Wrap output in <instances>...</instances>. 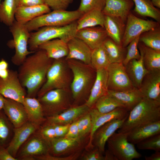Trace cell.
I'll return each instance as SVG.
<instances>
[{
	"label": "cell",
	"mask_w": 160,
	"mask_h": 160,
	"mask_svg": "<svg viewBox=\"0 0 160 160\" xmlns=\"http://www.w3.org/2000/svg\"><path fill=\"white\" fill-rule=\"evenodd\" d=\"M54 59L45 51L38 49L26 58L18 72L20 83L27 89L26 97H35L45 82L48 71Z\"/></svg>",
	"instance_id": "1"
},
{
	"label": "cell",
	"mask_w": 160,
	"mask_h": 160,
	"mask_svg": "<svg viewBox=\"0 0 160 160\" xmlns=\"http://www.w3.org/2000/svg\"><path fill=\"white\" fill-rule=\"evenodd\" d=\"M72 74L70 89L73 106L84 104L95 80L96 70L91 65L74 59L66 60Z\"/></svg>",
	"instance_id": "2"
},
{
	"label": "cell",
	"mask_w": 160,
	"mask_h": 160,
	"mask_svg": "<svg viewBox=\"0 0 160 160\" xmlns=\"http://www.w3.org/2000/svg\"><path fill=\"white\" fill-rule=\"evenodd\" d=\"M159 120L160 102L143 97L129 111L118 132H129L136 127Z\"/></svg>",
	"instance_id": "3"
},
{
	"label": "cell",
	"mask_w": 160,
	"mask_h": 160,
	"mask_svg": "<svg viewBox=\"0 0 160 160\" xmlns=\"http://www.w3.org/2000/svg\"><path fill=\"white\" fill-rule=\"evenodd\" d=\"M71 72L65 58L54 60L48 71L46 81L37 94L38 98L52 90L70 89L72 79Z\"/></svg>",
	"instance_id": "4"
},
{
	"label": "cell",
	"mask_w": 160,
	"mask_h": 160,
	"mask_svg": "<svg viewBox=\"0 0 160 160\" xmlns=\"http://www.w3.org/2000/svg\"><path fill=\"white\" fill-rule=\"evenodd\" d=\"M34 32L30 33L28 45L30 51L35 52L42 44L55 39L67 43L76 36L77 23L75 21L66 25L59 26H45Z\"/></svg>",
	"instance_id": "5"
},
{
	"label": "cell",
	"mask_w": 160,
	"mask_h": 160,
	"mask_svg": "<svg viewBox=\"0 0 160 160\" xmlns=\"http://www.w3.org/2000/svg\"><path fill=\"white\" fill-rule=\"evenodd\" d=\"M83 15L77 9L71 11L53 10L35 18L25 25L29 32L45 26H63L76 21Z\"/></svg>",
	"instance_id": "6"
},
{
	"label": "cell",
	"mask_w": 160,
	"mask_h": 160,
	"mask_svg": "<svg viewBox=\"0 0 160 160\" xmlns=\"http://www.w3.org/2000/svg\"><path fill=\"white\" fill-rule=\"evenodd\" d=\"M37 98L41 105L45 118L59 114L72 106L70 89L52 90Z\"/></svg>",
	"instance_id": "7"
},
{
	"label": "cell",
	"mask_w": 160,
	"mask_h": 160,
	"mask_svg": "<svg viewBox=\"0 0 160 160\" xmlns=\"http://www.w3.org/2000/svg\"><path fill=\"white\" fill-rule=\"evenodd\" d=\"M129 132H115L108 140V149L116 160H132L141 157L134 144L128 140Z\"/></svg>",
	"instance_id": "8"
},
{
	"label": "cell",
	"mask_w": 160,
	"mask_h": 160,
	"mask_svg": "<svg viewBox=\"0 0 160 160\" xmlns=\"http://www.w3.org/2000/svg\"><path fill=\"white\" fill-rule=\"evenodd\" d=\"M10 32L13 38L15 52L11 58L13 64L20 66L27 56L35 52L29 51L28 45L30 33L25 25L18 23L15 20L9 26Z\"/></svg>",
	"instance_id": "9"
},
{
	"label": "cell",
	"mask_w": 160,
	"mask_h": 160,
	"mask_svg": "<svg viewBox=\"0 0 160 160\" xmlns=\"http://www.w3.org/2000/svg\"><path fill=\"white\" fill-rule=\"evenodd\" d=\"M49 143L36 132L32 134L17 152V160H35L36 157L49 153Z\"/></svg>",
	"instance_id": "10"
},
{
	"label": "cell",
	"mask_w": 160,
	"mask_h": 160,
	"mask_svg": "<svg viewBox=\"0 0 160 160\" xmlns=\"http://www.w3.org/2000/svg\"><path fill=\"white\" fill-rule=\"evenodd\" d=\"M156 21L139 18L131 12L126 20L122 45L126 47L134 39L142 33L159 26Z\"/></svg>",
	"instance_id": "11"
},
{
	"label": "cell",
	"mask_w": 160,
	"mask_h": 160,
	"mask_svg": "<svg viewBox=\"0 0 160 160\" xmlns=\"http://www.w3.org/2000/svg\"><path fill=\"white\" fill-rule=\"evenodd\" d=\"M108 90L122 91L135 88L122 63H111L106 69Z\"/></svg>",
	"instance_id": "12"
},
{
	"label": "cell",
	"mask_w": 160,
	"mask_h": 160,
	"mask_svg": "<svg viewBox=\"0 0 160 160\" xmlns=\"http://www.w3.org/2000/svg\"><path fill=\"white\" fill-rule=\"evenodd\" d=\"M0 93L5 98L23 104L27 92L20 83L17 71L9 70L6 79L0 78Z\"/></svg>",
	"instance_id": "13"
},
{
	"label": "cell",
	"mask_w": 160,
	"mask_h": 160,
	"mask_svg": "<svg viewBox=\"0 0 160 160\" xmlns=\"http://www.w3.org/2000/svg\"><path fill=\"white\" fill-rule=\"evenodd\" d=\"M129 111L123 107H118L113 111L106 113L99 112L95 108H90L89 113L90 115L92 123V129L89 136V140L87 146L88 149L92 148V144L93 135L96 131L105 123L113 120L122 119L128 115Z\"/></svg>",
	"instance_id": "14"
},
{
	"label": "cell",
	"mask_w": 160,
	"mask_h": 160,
	"mask_svg": "<svg viewBox=\"0 0 160 160\" xmlns=\"http://www.w3.org/2000/svg\"><path fill=\"white\" fill-rule=\"evenodd\" d=\"M41 125L28 121L17 128H14L13 137L7 148L10 154L15 158L19 149L30 136L39 129Z\"/></svg>",
	"instance_id": "15"
},
{
	"label": "cell",
	"mask_w": 160,
	"mask_h": 160,
	"mask_svg": "<svg viewBox=\"0 0 160 160\" xmlns=\"http://www.w3.org/2000/svg\"><path fill=\"white\" fill-rule=\"evenodd\" d=\"M83 140L65 137L54 138L49 142V153L53 156H59L79 152Z\"/></svg>",
	"instance_id": "16"
},
{
	"label": "cell",
	"mask_w": 160,
	"mask_h": 160,
	"mask_svg": "<svg viewBox=\"0 0 160 160\" xmlns=\"http://www.w3.org/2000/svg\"><path fill=\"white\" fill-rule=\"evenodd\" d=\"M90 109L85 104L78 105H72L59 114L46 117V120L42 124H70L88 113Z\"/></svg>",
	"instance_id": "17"
},
{
	"label": "cell",
	"mask_w": 160,
	"mask_h": 160,
	"mask_svg": "<svg viewBox=\"0 0 160 160\" xmlns=\"http://www.w3.org/2000/svg\"><path fill=\"white\" fill-rule=\"evenodd\" d=\"M128 116L122 119L111 120L99 128L93 135L92 145L97 147L102 153L104 154L107 140L116 130L120 128Z\"/></svg>",
	"instance_id": "18"
},
{
	"label": "cell",
	"mask_w": 160,
	"mask_h": 160,
	"mask_svg": "<svg viewBox=\"0 0 160 160\" xmlns=\"http://www.w3.org/2000/svg\"><path fill=\"white\" fill-rule=\"evenodd\" d=\"M138 89L143 97L160 102V70L148 71Z\"/></svg>",
	"instance_id": "19"
},
{
	"label": "cell",
	"mask_w": 160,
	"mask_h": 160,
	"mask_svg": "<svg viewBox=\"0 0 160 160\" xmlns=\"http://www.w3.org/2000/svg\"><path fill=\"white\" fill-rule=\"evenodd\" d=\"M75 36L84 41L92 50L102 46L108 37L104 28L100 26L77 30Z\"/></svg>",
	"instance_id": "20"
},
{
	"label": "cell",
	"mask_w": 160,
	"mask_h": 160,
	"mask_svg": "<svg viewBox=\"0 0 160 160\" xmlns=\"http://www.w3.org/2000/svg\"><path fill=\"white\" fill-rule=\"evenodd\" d=\"M3 110L14 128L20 127L28 121L24 105L20 102L5 98Z\"/></svg>",
	"instance_id": "21"
},
{
	"label": "cell",
	"mask_w": 160,
	"mask_h": 160,
	"mask_svg": "<svg viewBox=\"0 0 160 160\" xmlns=\"http://www.w3.org/2000/svg\"><path fill=\"white\" fill-rule=\"evenodd\" d=\"M134 5L132 0H105L102 11L105 15L119 18L126 23L127 17Z\"/></svg>",
	"instance_id": "22"
},
{
	"label": "cell",
	"mask_w": 160,
	"mask_h": 160,
	"mask_svg": "<svg viewBox=\"0 0 160 160\" xmlns=\"http://www.w3.org/2000/svg\"><path fill=\"white\" fill-rule=\"evenodd\" d=\"M68 52L65 59H74L91 64L92 49L84 41L76 36L67 43Z\"/></svg>",
	"instance_id": "23"
},
{
	"label": "cell",
	"mask_w": 160,
	"mask_h": 160,
	"mask_svg": "<svg viewBox=\"0 0 160 160\" xmlns=\"http://www.w3.org/2000/svg\"><path fill=\"white\" fill-rule=\"evenodd\" d=\"M108 92L107 70L105 69L97 70L95 80L84 104L89 108L93 107L97 101L101 97L108 94Z\"/></svg>",
	"instance_id": "24"
},
{
	"label": "cell",
	"mask_w": 160,
	"mask_h": 160,
	"mask_svg": "<svg viewBox=\"0 0 160 160\" xmlns=\"http://www.w3.org/2000/svg\"><path fill=\"white\" fill-rule=\"evenodd\" d=\"M51 11L45 4L30 6L17 7L15 14V20L25 25L35 18Z\"/></svg>",
	"instance_id": "25"
},
{
	"label": "cell",
	"mask_w": 160,
	"mask_h": 160,
	"mask_svg": "<svg viewBox=\"0 0 160 160\" xmlns=\"http://www.w3.org/2000/svg\"><path fill=\"white\" fill-rule=\"evenodd\" d=\"M160 134V120L136 127L129 132L128 141L135 144L151 136Z\"/></svg>",
	"instance_id": "26"
},
{
	"label": "cell",
	"mask_w": 160,
	"mask_h": 160,
	"mask_svg": "<svg viewBox=\"0 0 160 160\" xmlns=\"http://www.w3.org/2000/svg\"><path fill=\"white\" fill-rule=\"evenodd\" d=\"M125 25L126 23L119 18L105 15L104 28L108 36L119 46H122Z\"/></svg>",
	"instance_id": "27"
},
{
	"label": "cell",
	"mask_w": 160,
	"mask_h": 160,
	"mask_svg": "<svg viewBox=\"0 0 160 160\" xmlns=\"http://www.w3.org/2000/svg\"><path fill=\"white\" fill-rule=\"evenodd\" d=\"M139 51L140 55L139 59L132 60L125 66L133 86L137 89L139 88L144 77L148 72L144 64L143 53Z\"/></svg>",
	"instance_id": "28"
},
{
	"label": "cell",
	"mask_w": 160,
	"mask_h": 160,
	"mask_svg": "<svg viewBox=\"0 0 160 160\" xmlns=\"http://www.w3.org/2000/svg\"><path fill=\"white\" fill-rule=\"evenodd\" d=\"M38 49L44 50L48 57L54 60L65 57L68 52L67 43L59 39L43 43L39 45Z\"/></svg>",
	"instance_id": "29"
},
{
	"label": "cell",
	"mask_w": 160,
	"mask_h": 160,
	"mask_svg": "<svg viewBox=\"0 0 160 160\" xmlns=\"http://www.w3.org/2000/svg\"><path fill=\"white\" fill-rule=\"evenodd\" d=\"M108 94L115 98L129 111L143 98L139 89L137 88L122 91L108 90Z\"/></svg>",
	"instance_id": "30"
},
{
	"label": "cell",
	"mask_w": 160,
	"mask_h": 160,
	"mask_svg": "<svg viewBox=\"0 0 160 160\" xmlns=\"http://www.w3.org/2000/svg\"><path fill=\"white\" fill-rule=\"evenodd\" d=\"M23 104L27 113L28 121L41 125L44 122L46 118L38 98L26 97Z\"/></svg>",
	"instance_id": "31"
},
{
	"label": "cell",
	"mask_w": 160,
	"mask_h": 160,
	"mask_svg": "<svg viewBox=\"0 0 160 160\" xmlns=\"http://www.w3.org/2000/svg\"><path fill=\"white\" fill-rule=\"evenodd\" d=\"M105 20V15L102 11L96 9L90 10L77 20V30L97 25L104 27Z\"/></svg>",
	"instance_id": "32"
},
{
	"label": "cell",
	"mask_w": 160,
	"mask_h": 160,
	"mask_svg": "<svg viewBox=\"0 0 160 160\" xmlns=\"http://www.w3.org/2000/svg\"><path fill=\"white\" fill-rule=\"evenodd\" d=\"M138 48L143 53L146 69L148 71L160 70V51L148 47L139 41Z\"/></svg>",
	"instance_id": "33"
},
{
	"label": "cell",
	"mask_w": 160,
	"mask_h": 160,
	"mask_svg": "<svg viewBox=\"0 0 160 160\" xmlns=\"http://www.w3.org/2000/svg\"><path fill=\"white\" fill-rule=\"evenodd\" d=\"M103 45L110 63H122L126 56V47L118 45L109 37L105 40Z\"/></svg>",
	"instance_id": "34"
},
{
	"label": "cell",
	"mask_w": 160,
	"mask_h": 160,
	"mask_svg": "<svg viewBox=\"0 0 160 160\" xmlns=\"http://www.w3.org/2000/svg\"><path fill=\"white\" fill-rule=\"evenodd\" d=\"M14 128L3 110H0V149L8 146L13 136Z\"/></svg>",
	"instance_id": "35"
},
{
	"label": "cell",
	"mask_w": 160,
	"mask_h": 160,
	"mask_svg": "<svg viewBox=\"0 0 160 160\" xmlns=\"http://www.w3.org/2000/svg\"><path fill=\"white\" fill-rule=\"evenodd\" d=\"M132 0L135 5V12L142 16L151 17L160 23V11L152 5L150 0Z\"/></svg>",
	"instance_id": "36"
},
{
	"label": "cell",
	"mask_w": 160,
	"mask_h": 160,
	"mask_svg": "<svg viewBox=\"0 0 160 160\" xmlns=\"http://www.w3.org/2000/svg\"><path fill=\"white\" fill-rule=\"evenodd\" d=\"M17 7L16 0H4L0 4V20L11 26L15 20V14Z\"/></svg>",
	"instance_id": "37"
},
{
	"label": "cell",
	"mask_w": 160,
	"mask_h": 160,
	"mask_svg": "<svg viewBox=\"0 0 160 160\" xmlns=\"http://www.w3.org/2000/svg\"><path fill=\"white\" fill-rule=\"evenodd\" d=\"M139 41L145 46L160 51V28L159 26L141 34Z\"/></svg>",
	"instance_id": "38"
},
{
	"label": "cell",
	"mask_w": 160,
	"mask_h": 160,
	"mask_svg": "<svg viewBox=\"0 0 160 160\" xmlns=\"http://www.w3.org/2000/svg\"><path fill=\"white\" fill-rule=\"evenodd\" d=\"M110 64L103 45L92 50L91 64L96 70L106 69Z\"/></svg>",
	"instance_id": "39"
},
{
	"label": "cell",
	"mask_w": 160,
	"mask_h": 160,
	"mask_svg": "<svg viewBox=\"0 0 160 160\" xmlns=\"http://www.w3.org/2000/svg\"><path fill=\"white\" fill-rule=\"evenodd\" d=\"M119 107H124L115 98L108 94L100 97L93 107L101 113H106Z\"/></svg>",
	"instance_id": "40"
},
{
	"label": "cell",
	"mask_w": 160,
	"mask_h": 160,
	"mask_svg": "<svg viewBox=\"0 0 160 160\" xmlns=\"http://www.w3.org/2000/svg\"><path fill=\"white\" fill-rule=\"evenodd\" d=\"M79 137L84 139L88 135H89L92 127L91 118L89 111L77 120Z\"/></svg>",
	"instance_id": "41"
},
{
	"label": "cell",
	"mask_w": 160,
	"mask_h": 160,
	"mask_svg": "<svg viewBox=\"0 0 160 160\" xmlns=\"http://www.w3.org/2000/svg\"><path fill=\"white\" fill-rule=\"evenodd\" d=\"M140 36H138L132 41L126 47L127 53L125 57L122 62L125 66L130 60L139 59L140 55L138 48Z\"/></svg>",
	"instance_id": "42"
},
{
	"label": "cell",
	"mask_w": 160,
	"mask_h": 160,
	"mask_svg": "<svg viewBox=\"0 0 160 160\" xmlns=\"http://www.w3.org/2000/svg\"><path fill=\"white\" fill-rule=\"evenodd\" d=\"M140 150H149L160 151V134L150 137L137 144Z\"/></svg>",
	"instance_id": "43"
},
{
	"label": "cell",
	"mask_w": 160,
	"mask_h": 160,
	"mask_svg": "<svg viewBox=\"0 0 160 160\" xmlns=\"http://www.w3.org/2000/svg\"><path fill=\"white\" fill-rule=\"evenodd\" d=\"M105 5V0H81L77 9L83 14L93 9L102 11Z\"/></svg>",
	"instance_id": "44"
},
{
	"label": "cell",
	"mask_w": 160,
	"mask_h": 160,
	"mask_svg": "<svg viewBox=\"0 0 160 160\" xmlns=\"http://www.w3.org/2000/svg\"><path fill=\"white\" fill-rule=\"evenodd\" d=\"M44 3L53 10H65L73 0H44Z\"/></svg>",
	"instance_id": "45"
},
{
	"label": "cell",
	"mask_w": 160,
	"mask_h": 160,
	"mask_svg": "<svg viewBox=\"0 0 160 160\" xmlns=\"http://www.w3.org/2000/svg\"><path fill=\"white\" fill-rule=\"evenodd\" d=\"M80 155V152H77L66 156H55L49 153L36 157L35 160H74L77 159Z\"/></svg>",
	"instance_id": "46"
},
{
	"label": "cell",
	"mask_w": 160,
	"mask_h": 160,
	"mask_svg": "<svg viewBox=\"0 0 160 160\" xmlns=\"http://www.w3.org/2000/svg\"><path fill=\"white\" fill-rule=\"evenodd\" d=\"M89 151L83 154L81 157L82 160H104V156L96 147L89 149Z\"/></svg>",
	"instance_id": "47"
},
{
	"label": "cell",
	"mask_w": 160,
	"mask_h": 160,
	"mask_svg": "<svg viewBox=\"0 0 160 160\" xmlns=\"http://www.w3.org/2000/svg\"><path fill=\"white\" fill-rule=\"evenodd\" d=\"M64 137L71 139L80 138L77 120L70 124L68 132Z\"/></svg>",
	"instance_id": "48"
},
{
	"label": "cell",
	"mask_w": 160,
	"mask_h": 160,
	"mask_svg": "<svg viewBox=\"0 0 160 160\" xmlns=\"http://www.w3.org/2000/svg\"><path fill=\"white\" fill-rule=\"evenodd\" d=\"M70 124L66 125L51 124L53 126L55 138L64 137L68 132Z\"/></svg>",
	"instance_id": "49"
},
{
	"label": "cell",
	"mask_w": 160,
	"mask_h": 160,
	"mask_svg": "<svg viewBox=\"0 0 160 160\" xmlns=\"http://www.w3.org/2000/svg\"><path fill=\"white\" fill-rule=\"evenodd\" d=\"M17 7L30 6L45 4L44 0H16Z\"/></svg>",
	"instance_id": "50"
},
{
	"label": "cell",
	"mask_w": 160,
	"mask_h": 160,
	"mask_svg": "<svg viewBox=\"0 0 160 160\" xmlns=\"http://www.w3.org/2000/svg\"><path fill=\"white\" fill-rule=\"evenodd\" d=\"M8 63L4 59L0 61V78L6 79L8 76L9 70L8 69Z\"/></svg>",
	"instance_id": "51"
},
{
	"label": "cell",
	"mask_w": 160,
	"mask_h": 160,
	"mask_svg": "<svg viewBox=\"0 0 160 160\" xmlns=\"http://www.w3.org/2000/svg\"><path fill=\"white\" fill-rule=\"evenodd\" d=\"M0 160H17V159L10 154L7 148H4L0 149Z\"/></svg>",
	"instance_id": "52"
},
{
	"label": "cell",
	"mask_w": 160,
	"mask_h": 160,
	"mask_svg": "<svg viewBox=\"0 0 160 160\" xmlns=\"http://www.w3.org/2000/svg\"><path fill=\"white\" fill-rule=\"evenodd\" d=\"M146 160H160V152L159 151H155L154 153L148 156H145Z\"/></svg>",
	"instance_id": "53"
},
{
	"label": "cell",
	"mask_w": 160,
	"mask_h": 160,
	"mask_svg": "<svg viewBox=\"0 0 160 160\" xmlns=\"http://www.w3.org/2000/svg\"><path fill=\"white\" fill-rule=\"evenodd\" d=\"M104 160H116L114 156L108 149L105 151Z\"/></svg>",
	"instance_id": "54"
},
{
	"label": "cell",
	"mask_w": 160,
	"mask_h": 160,
	"mask_svg": "<svg viewBox=\"0 0 160 160\" xmlns=\"http://www.w3.org/2000/svg\"><path fill=\"white\" fill-rule=\"evenodd\" d=\"M151 1L154 7L158 9L160 8V0H151Z\"/></svg>",
	"instance_id": "55"
},
{
	"label": "cell",
	"mask_w": 160,
	"mask_h": 160,
	"mask_svg": "<svg viewBox=\"0 0 160 160\" xmlns=\"http://www.w3.org/2000/svg\"><path fill=\"white\" fill-rule=\"evenodd\" d=\"M5 98L0 93V110L3 109L5 103Z\"/></svg>",
	"instance_id": "56"
},
{
	"label": "cell",
	"mask_w": 160,
	"mask_h": 160,
	"mask_svg": "<svg viewBox=\"0 0 160 160\" xmlns=\"http://www.w3.org/2000/svg\"><path fill=\"white\" fill-rule=\"evenodd\" d=\"M1 0H0V4H1Z\"/></svg>",
	"instance_id": "57"
}]
</instances>
